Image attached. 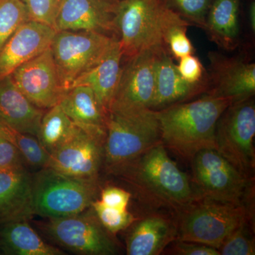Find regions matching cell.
I'll return each instance as SVG.
<instances>
[{
  "instance_id": "obj_5",
  "label": "cell",
  "mask_w": 255,
  "mask_h": 255,
  "mask_svg": "<svg viewBox=\"0 0 255 255\" xmlns=\"http://www.w3.org/2000/svg\"><path fill=\"white\" fill-rule=\"evenodd\" d=\"M97 179H80L45 167L32 174L34 215L46 219L85 212L98 192Z\"/></svg>"
},
{
  "instance_id": "obj_33",
  "label": "cell",
  "mask_w": 255,
  "mask_h": 255,
  "mask_svg": "<svg viewBox=\"0 0 255 255\" xmlns=\"http://www.w3.org/2000/svg\"><path fill=\"white\" fill-rule=\"evenodd\" d=\"M177 67L181 76L189 83L209 87V76L200 60L195 55H189L181 58Z\"/></svg>"
},
{
  "instance_id": "obj_19",
  "label": "cell",
  "mask_w": 255,
  "mask_h": 255,
  "mask_svg": "<svg viewBox=\"0 0 255 255\" xmlns=\"http://www.w3.org/2000/svg\"><path fill=\"white\" fill-rule=\"evenodd\" d=\"M33 215L32 174L25 167L0 171V225Z\"/></svg>"
},
{
  "instance_id": "obj_39",
  "label": "cell",
  "mask_w": 255,
  "mask_h": 255,
  "mask_svg": "<svg viewBox=\"0 0 255 255\" xmlns=\"http://www.w3.org/2000/svg\"><path fill=\"white\" fill-rule=\"evenodd\" d=\"M0 255H1V254H0Z\"/></svg>"
},
{
  "instance_id": "obj_29",
  "label": "cell",
  "mask_w": 255,
  "mask_h": 255,
  "mask_svg": "<svg viewBox=\"0 0 255 255\" xmlns=\"http://www.w3.org/2000/svg\"><path fill=\"white\" fill-rule=\"evenodd\" d=\"M246 223L236 228L225 239L219 249L220 255H254L255 254L254 239H253L247 231Z\"/></svg>"
},
{
  "instance_id": "obj_24",
  "label": "cell",
  "mask_w": 255,
  "mask_h": 255,
  "mask_svg": "<svg viewBox=\"0 0 255 255\" xmlns=\"http://www.w3.org/2000/svg\"><path fill=\"white\" fill-rule=\"evenodd\" d=\"M58 105L77 125L106 132L107 113L90 87L82 85L69 89Z\"/></svg>"
},
{
  "instance_id": "obj_35",
  "label": "cell",
  "mask_w": 255,
  "mask_h": 255,
  "mask_svg": "<svg viewBox=\"0 0 255 255\" xmlns=\"http://www.w3.org/2000/svg\"><path fill=\"white\" fill-rule=\"evenodd\" d=\"M130 197L131 194L128 191L119 187H109L101 192L100 201L109 207L127 210Z\"/></svg>"
},
{
  "instance_id": "obj_22",
  "label": "cell",
  "mask_w": 255,
  "mask_h": 255,
  "mask_svg": "<svg viewBox=\"0 0 255 255\" xmlns=\"http://www.w3.org/2000/svg\"><path fill=\"white\" fill-rule=\"evenodd\" d=\"M0 254L63 255V251L43 241L26 220L0 225Z\"/></svg>"
},
{
  "instance_id": "obj_18",
  "label": "cell",
  "mask_w": 255,
  "mask_h": 255,
  "mask_svg": "<svg viewBox=\"0 0 255 255\" xmlns=\"http://www.w3.org/2000/svg\"><path fill=\"white\" fill-rule=\"evenodd\" d=\"M44 113L15 86L9 75L0 79V127L37 136Z\"/></svg>"
},
{
  "instance_id": "obj_14",
  "label": "cell",
  "mask_w": 255,
  "mask_h": 255,
  "mask_svg": "<svg viewBox=\"0 0 255 255\" xmlns=\"http://www.w3.org/2000/svg\"><path fill=\"white\" fill-rule=\"evenodd\" d=\"M119 1L63 0L55 20V29L97 32L119 39L116 19Z\"/></svg>"
},
{
  "instance_id": "obj_3",
  "label": "cell",
  "mask_w": 255,
  "mask_h": 255,
  "mask_svg": "<svg viewBox=\"0 0 255 255\" xmlns=\"http://www.w3.org/2000/svg\"><path fill=\"white\" fill-rule=\"evenodd\" d=\"M116 23L125 58L147 49H167L169 31L178 25L190 24L165 0H121Z\"/></svg>"
},
{
  "instance_id": "obj_1",
  "label": "cell",
  "mask_w": 255,
  "mask_h": 255,
  "mask_svg": "<svg viewBox=\"0 0 255 255\" xmlns=\"http://www.w3.org/2000/svg\"><path fill=\"white\" fill-rule=\"evenodd\" d=\"M232 103L229 99L207 94L157 110L162 144L191 161L201 151L216 149L218 121Z\"/></svg>"
},
{
  "instance_id": "obj_21",
  "label": "cell",
  "mask_w": 255,
  "mask_h": 255,
  "mask_svg": "<svg viewBox=\"0 0 255 255\" xmlns=\"http://www.w3.org/2000/svg\"><path fill=\"white\" fill-rule=\"evenodd\" d=\"M123 58L118 40L97 66L76 79L69 89L82 85L90 87L99 103L107 113L118 87Z\"/></svg>"
},
{
  "instance_id": "obj_9",
  "label": "cell",
  "mask_w": 255,
  "mask_h": 255,
  "mask_svg": "<svg viewBox=\"0 0 255 255\" xmlns=\"http://www.w3.org/2000/svg\"><path fill=\"white\" fill-rule=\"evenodd\" d=\"M38 226L50 241L76 254L113 255L119 252L111 233L92 209L87 214L50 218Z\"/></svg>"
},
{
  "instance_id": "obj_37",
  "label": "cell",
  "mask_w": 255,
  "mask_h": 255,
  "mask_svg": "<svg viewBox=\"0 0 255 255\" xmlns=\"http://www.w3.org/2000/svg\"><path fill=\"white\" fill-rule=\"evenodd\" d=\"M250 23L252 31H255V1L251 3L249 9Z\"/></svg>"
},
{
  "instance_id": "obj_8",
  "label": "cell",
  "mask_w": 255,
  "mask_h": 255,
  "mask_svg": "<svg viewBox=\"0 0 255 255\" xmlns=\"http://www.w3.org/2000/svg\"><path fill=\"white\" fill-rule=\"evenodd\" d=\"M255 106L252 98L233 102L216 128V150L248 179L255 167Z\"/></svg>"
},
{
  "instance_id": "obj_10",
  "label": "cell",
  "mask_w": 255,
  "mask_h": 255,
  "mask_svg": "<svg viewBox=\"0 0 255 255\" xmlns=\"http://www.w3.org/2000/svg\"><path fill=\"white\" fill-rule=\"evenodd\" d=\"M191 162L199 199L243 204L249 179L216 149L201 151Z\"/></svg>"
},
{
  "instance_id": "obj_16",
  "label": "cell",
  "mask_w": 255,
  "mask_h": 255,
  "mask_svg": "<svg viewBox=\"0 0 255 255\" xmlns=\"http://www.w3.org/2000/svg\"><path fill=\"white\" fill-rule=\"evenodd\" d=\"M56 30L45 23L26 21L0 50V79L50 48Z\"/></svg>"
},
{
  "instance_id": "obj_31",
  "label": "cell",
  "mask_w": 255,
  "mask_h": 255,
  "mask_svg": "<svg viewBox=\"0 0 255 255\" xmlns=\"http://www.w3.org/2000/svg\"><path fill=\"white\" fill-rule=\"evenodd\" d=\"M31 21L45 23L55 28V20L63 0H21Z\"/></svg>"
},
{
  "instance_id": "obj_7",
  "label": "cell",
  "mask_w": 255,
  "mask_h": 255,
  "mask_svg": "<svg viewBox=\"0 0 255 255\" xmlns=\"http://www.w3.org/2000/svg\"><path fill=\"white\" fill-rule=\"evenodd\" d=\"M118 38L94 31H58L50 49L65 90L79 77L97 66Z\"/></svg>"
},
{
  "instance_id": "obj_38",
  "label": "cell",
  "mask_w": 255,
  "mask_h": 255,
  "mask_svg": "<svg viewBox=\"0 0 255 255\" xmlns=\"http://www.w3.org/2000/svg\"><path fill=\"white\" fill-rule=\"evenodd\" d=\"M116 1H121V0H116Z\"/></svg>"
},
{
  "instance_id": "obj_4",
  "label": "cell",
  "mask_w": 255,
  "mask_h": 255,
  "mask_svg": "<svg viewBox=\"0 0 255 255\" xmlns=\"http://www.w3.org/2000/svg\"><path fill=\"white\" fill-rule=\"evenodd\" d=\"M159 143L162 138L157 111L107 112L103 161L108 172Z\"/></svg>"
},
{
  "instance_id": "obj_36",
  "label": "cell",
  "mask_w": 255,
  "mask_h": 255,
  "mask_svg": "<svg viewBox=\"0 0 255 255\" xmlns=\"http://www.w3.org/2000/svg\"><path fill=\"white\" fill-rule=\"evenodd\" d=\"M173 255H219V251L216 248L200 244L178 240L170 250Z\"/></svg>"
},
{
  "instance_id": "obj_17",
  "label": "cell",
  "mask_w": 255,
  "mask_h": 255,
  "mask_svg": "<svg viewBox=\"0 0 255 255\" xmlns=\"http://www.w3.org/2000/svg\"><path fill=\"white\" fill-rule=\"evenodd\" d=\"M132 225L127 240L128 255H159L177 240V225L163 215H148Z\"/></svg>"
},
{
  "instance_id": "obj_20",
  "label": "cell",
  "mask_w": 255,
  "mask_h": 255,
  "mask_svg": "<svg viewBox=\"0 0 255 255\" xmlns=\"http://www.w3.org/2000/svg\"><path fill=\"white\" fill-rule=\"evenodd\" d=\"M207 85H192L181 76L173 58L167 48L159 53L155 90L151 110H160L206 92Z\"/></svg>"
},
{
  "instance_id": "obj_23",
  "label": "cell",
  "mask_w": 255,
  "mask_h": 255,
  "mask_svg": "<svg viewBox=\"0 0 255 255\" xmlns=\"http://www.w3.org/2000/svg\"><path fill=\"white\" fill-rule=\"evenodd\" d=\"M240 0H214L206 16L210 39L223 50H233L240 43Z\"/></svg>"
},
{
  "instance_id": "obj_27",
  "label": "cell",
  "mask_w": 255,
  "mask_h": 255,
  "mask_svg": "<svg viewBox=\"0 0 255 255\" xmlns=\"http://www.w3.org/2000/svg\"><path fill=\"white\" fill-rule=\"evenodd\" d=\"M30 21L21 0H0V50L23 23Z\"/></svg>"
},
{
  "instance_id": "obj_30",
  "label": "cell",
  "mask_w": 255,
  "mask_h": 255,
  "mask_svg": "<svg viewBox=\"0 0 255 255\" xmlns=\"http://www.w3.org/2000/svg\"><path fill=\"white\" fill-rule=\"evenodd\" d=\"M174 11L189 23L204 29L211 0H170Z\"/></svg>"
},
{
  "instance_id": "obj_13",
  "label": "cell",
  "mask_w": 255,
  "mask_h": 255,
  "mask_svg": "<svg viewBox=\"0 0 255 255\" xmlns=\"http://www.w3.org/2000/svg\"><path fill=\"white\" fill-rule=\"evenodd\" d=\"M9 76L21 93L41 110L58 105L66 92L50 48L18 67Z\"/></svg>"
},
{
  "instance_id": "obj_12",
  "label": "cell",
  "mask_w": 255,
  "mask_h": 255,
  "mask_svg": "<svg viewBox=\"0 0 255 255\" xmlns=\"http://www.w3.org/2000/svg\"><path fill=\"white\" fill-rule=\"evenodd\" d=\"M105 137L106 132L78 126L75 135L50 154L47 167L78 179H98Z\"/></svg>"
},
{
  "instance_id": "obj_25",
  "label": "cell",
  "mask_w": 255,
  "mask_h": 255,
  "mask_svg": "<svg viewBox=\"0 0 255 255\" xmlns=\"http://www.w3.org/2000/svg\"><path fill=\"white\" fill-rule=\"evenodd\" d=\"M78 129V126L57 105L43 114L36 137L50 155L68 142Z\"/></svg>"
},
{
  "instance_id": "obj_28",
  "label": "cell",
  "mask_w": 255,
  "mask_h": 255,
  "mask_svg": "<svg viewBox=\"0 0 255 255\" xmlns=\"http://www.w3.org/2000/svg\"><path fill=\"white\" fill-rule=\"evenodd\" d=\"M91 207L102 226L111 234H116L122 230L127 229L136 220L127 209L109 207L100 200L94 201Z\"/></svg>"
},
{
  "instance_id": "obj_32",
  "label": "cell",
  "mask_w": 255,
  "mask_h": 255,
  "mask_svg": "<svg viewBox=\"0 0 255 255\" xmlns=\"http://www.w3.org/2000/svg\"><path fill=\"white\" fill-rule=\"evenodd\" d=\"M189 25H178L167 33L165 44L172 58L181 59L194 53V46L187 35Z\"/></svg>"
},
{
  "instance_id": "obj_26",
  "label": "cell",
  "mask_w": 255,
  "mask_h": 255,
  "mask_svg": "<svg viewBox=\"0 0 255 255\" xmlns=\"http://www.w3.org/2000/svg\"><path fill=\"white\" fill-rule=\"evenodd\" d=\"M0 133L16 146L21 152L25 163L35 168L43 169L48 167L50 154L40 143L36 136L1 127Z\"/></svg>"
},
{
  "instance_id": "obj_11",
  "label": "cell",
  "mask_w": 255,
  "mask_h": 255,
  "mask_svg": "<svg viewBox=\"0 0 255 255\" xmlns=\"http://www.w3.org/2000/svg\"><path fill=\"white\" fill-rule=\"evenodd\" d=\"M163 48L142 50L126 58L109 112H131L151 109L159 53Z\"/></svg>"
},
{
  "instance_id": "obj_15",
  "label": "cell",
  "mask_w": 255,
  "mask_h": 255,
  "mask_svg": "<svg viewBox=\"0 0 255 255\" xmlns=\"http://www.w3.org/2000/svg\"><path fill=\"white\" fill-rule=\"evenodd\" d=\"M210 75L207 94L233 102L252 98L255 92V64L241 56L209 54Z\"/></svg>"
},
{
  "instance_id": "obj_2",
  "label": "cell",
  "mask_w": 255,
  "mask_h": 255,
  "mask_svg": "<svg viewBox=\"0 0 255 255\" xmlns=\"http://www.w3.org/2000/svg\"><path fill=\"white\" fill-rule=\"evenodd\" d=\"M109 173L131 184L145 200L179 213L199 199L162 142Z\"/></svg>"
},
{
  "instance_id": "obj_34",
  "label": "cell",
  "mask_w": 255,
  "mask_h": 255,
  "mask_svg": "<svg viewBox=\"0 0 255 255\" xmlns=\"http://www.w3.org/2000/svg\"><path fill=\"white\" fill-rule=\"evenodd\" d=\"M25 164L16 146L0 133V171L23 168Z\"/></svg>"
},
{
  "instance_id": "obj_6",
  "label": "cell",
  "mask_w": 255,
  "mask_h": 255,
  "mask_svg": "<svg viewBox=\"0 0 255 255\" xmlns=\"http://www.w3.org/2000/svg\"><path fill=\"white\" fill-rule=\"evenodd\" d=\"M177 240L220 247L233 231L247 223L248 210L243 204L199 199L181 212Z\"/></svg>"
}]
</instances>
